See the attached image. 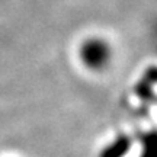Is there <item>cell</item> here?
Segmentation results:
<instances>
[{"label":"cell","instance_id":"obj_1","mask_svg":"<svg viewBox=\"0 0 157 157\" xmlns=\"http://www.w3.org/2000/svg\"><path fill=\"white\" fill-rule=\"evenodd\" d=\"M80 61L92 71H102L106 68L112 58V50L103 39L93 38L84 41L78 50Z\"/></svg>","mask_w":157,"mask_h":157}]
</instances>
